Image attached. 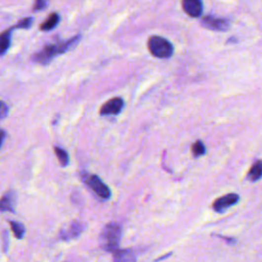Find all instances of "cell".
<instances>
[{"label":"cell","instance_id":"6da1fadb","mask_svg":"<svg viewBox=\"0 0 262 262\" xmlns=\"http://www.w3.org/2000/svg\"><path fill=\"white\" fill-rule=\"evenodd\" d=\"M80 39H81V35H76L71 39L64 41V42H60L58 44L46 45L40 51L34 54V56L32 57V61L36 64L47 65L56 56L63 54L69 50H71L72 48H74L80 42Z\"/></svg>","mask_w":262,"mask_h":262},{"label":"cell","instance_id":"7a4b0ae2","mask_svg":"<svg viewBox=\"0 0 262 262\" xmlns=\"http://www.w3.org/2000/svg\"><path fill=\"white\" fill-rule=\"evenodd\" d=\"M122 236V228L117 224L107 225L100 237V244L104 250L115 252L119 249V244Z\"/></svg>","mask_w":262,"mask_h":262},{"label":"cell","instance_id":"3957f363","mask_svg":"<svg viewBox=\"0 0 262 262\" xmlns=\"http://www.w3.org/2000/svg\"><path fill=\"white\" fill-rule=\"evenodd\" d=\"M148 48L155 58L169 59L173 54V45L167 39L160 36H151L148 41Z\"/></svg>","mask_w":262,"mask_h":262},{"label":"cell","instance_id":"277c9868","mask_svg":"<svg viewBox=\"0 0 262 262\" xmlns=\"http://www.w3.org/2000/svg\"><path fill=\"white\" fill-rule=\"evenodd\" d=\"M87 186L98 195L100 198L108 200L111 197V190L102 182V179L96 175H87L84 178Z\"/></svg>","mask_w":262,"mask_h":262},{"label":"cell","instance_id":"5b68a950","mask_svg":"<svg viewBox=\"0 0 262 262\" xmlns=\"http://www.w3.org/2000/svg\"><path fill=\"white\" fill-rule=\"evenodd\" d=\"M239 201H240V196L238 194H227L218 198L214 202L213 209L217 213H224L225 211L229 209L230 207L238 204Z\"/></svg>","mask_w":262,"mask_h":262},{"label":"cell","instance_id":"8992f818","mask_svg":"<svg viewBox=\"0 0 262 262\" xmlns=\"http://www.w3.org/2000/svg\"><path fill=\"white\" fill-rule=\"evenodd\" d=\"M202 26L211 31H226L229 28V21L222 18H214L211 16L205 17L202 20Z\"/></svg>","mask_w":262,"mask_h":262},{"label":"cell","instance_id":"52a82bcc","mask_svg":"<svg viewBox=\"0 0 262 262\" xmlns=\"http://www.w3.org/2000/svg\"><path fill=\"white\" fill-rule=\"evenodd\" d=\"M85 226L83 224L79 222H73L70 225H68L61 230V238L64 241L73 240L79 237L81 232L84 230Z\"/></svg>","mask_w":262,"mask_h":262},{"label":"cell","instance_id":"ba28073f","mask_svg":"<svg viewBox=\"0 0 262 262\" xmlns=\"http://www.w3.org/2000/svg\"><path fill=\"white\" fill-rule=\"evenodd\" d=\"M123 107H124V101L121 98H114L112 100L108 101L101 108V114L104 116L118 115L119 113H121Z\"/></svg>","mask_w":262,"mask_h":262},{"label":"cell","instance_id":"9c48e42d","mask_svg":"<svg viewBox=\"0 0 262 262\" xmlns=\"http://www.w3.org/2000/svg\"><path fill=\"white\" fill-rule=\"evenodd\" d=\"M183 8L191 18H198L202 15V0H183Z\"/></svg>","mask_w":262,"mask_h":262},{"label":"cell","instance_id":"30bf717a","mask_svg":"<svg viewBox=\"0 0 262 262\" xmlns=\"http://www.w3.org/2000/svg\"><path fill=\"white\" fill-rule=\"evenodd\" d=\"M13 30H15V27H11V28L0 33V56H3L8 50L11 43V34Z\"/></svg>","mask_w":262,"mask_h":262},{"label":"cell","instance_id":"8fae6325","mask_svg":"<svg viewBox=\"0 0 262 262\" xmlns=\"http://www.w3.org/2000/svg\"><path fill=\"white\" fill-rule=\"evenodd\" d=\"M15 195L13 192L8 191L1 199H0V211L12 212L15 211Z\"/></svg>","mask_w":262,"mask_h":262},{"label":"cell","instance_id":"7c38bea8","mask_svg":"<svg viewBox=\"0 0 262 262\" xmlns=\"http://www.w3.org/2000/svg\"><path fill=\"white\" fill-rule=\"evenodd\" d=\"M114 262H136L135 255L130 250H116L114 252Z\"/></svg>","mask_w":262,"mask_h":262},{"label":"cell","instance_id":"4fadbf2b","mask_svg":"<svg viewBox=\"0 0 262 262\" xmlns=\"http://www.w3.org/2000/svg\"><path fill=\"white\" fill-rule=\"evenodd\" d=\"M60 16L59 13L57 12H52L48 16V18L46 19V21H44L42 24L40 26V30L41 31H50L52 29L56 28L58 26V24L60 23Z\"/></svg>","mask_w":262,"mask_h":262},{"label":"cell","instance_id":"5bb4252c","mask_svg":"<svg viewBox=\"0 0 262 262\" xmlns=\"http://www.w3.org/2000/svg\"><path fill=\"white\" fill-rule=\"evenodd\" d=\"M261 177H262V161H257L251 167L250 171L248 172L247 178L249 179L250 182L255 183L258 182Z\"/></svg>","mask_w":262,"mask_h":262},{"label":"cell","instance_id":"9a60e30c","mask_svg":"<svg viewBox=\"0 0 262 262\" xmlns=\"http://www.w3.org/2000/svg\"><path fill=\"white\" fill-rule=\"evenodd\" d=\"M54 151H56V155L60 161V164L63 167H66L69 165V162H70V158H69V155L67 151L61 148L56 147L54 148Z\"/></svg>","mask_w":262,"mask_h":262},{"label":"cell","instance_id":"2e32d148","mask_svg":"<svg viewBox=\"0 0 262 262\" xmlns=\"http://www.w3.org/2000/svg\"><path fill=\"white\" fill-rule=\"evenodd\" d=\"M191 151H192V155H194V157L199 158L206 154V147L201 141H197L194 143V145H192Z\"/></svg>","mask_w":262,"mask_h":262},{"label":"cell","instance_id":"e0dca14e","mask_svg":"<svg viewBox=\"0 0 262 262\" xmlns=\"http://www.w3.org/2000/svg\"><path fill=\"white\" fill-rule=\"evenodd\" d=\"M11 225V229L13 231V234H15V237L17 239H23L24 234H25V226L21 224V223H17V222H10L9 223Z\"/></svg>","mask_w":262,"mask_h":262},{"label":"cell","instance_id":"ac0fdd59","mask_svg":"<svg viewBox=\"0 0 262 262\" xmlns=\"http://www.w3.org/2000/svg\"><path fill=\"white\" fill-rule=\"evenodd\" d=\"M33 24V18H26L15 25V29H29Z\"/></svg>","mask_w":262,"mask_h":262},{"label":"cell","instance_id":"d6986e66","mask_svg":"<svg viewBox=\"0 0 262 262\" xmlns=\"http://www.w3.org/2000/svg\"><path fill=\"white\" fill-rule=\"evenodd\" d=\"M48 4V0H35L33 5V11H40L44 9Z\"/></svg>","mask_w":262,"mask_h":262},{"label":"cell","instance_id":"ffe728a7","mask_svg":"<svg viewBox=\"0 0 262 262\" xmlns=\"http://www.w3.org/2000/svg\"><path fill=\"white\" fill-rule=\"evenodd\" d=\"M8 114V107L7 105L2 102V101H0V119H3L7 116Z\"/></svg>","mask_w":262,"mask_h":262},{"label":"cell","instance_id":"44dd1931","mask_svg":"<svg viewBox=\"0 0 262 262\" xmlns=\"http://www.w3.org/2000/svg\"><path fill=\"white\" fill-rule=\"evenodd\" d=\"M4 137H5V132H4L3 130L0 129V147H1V145H2V143H3Z\"/></svg>","mask_w":262,"mask_h":262}]
</instances>
